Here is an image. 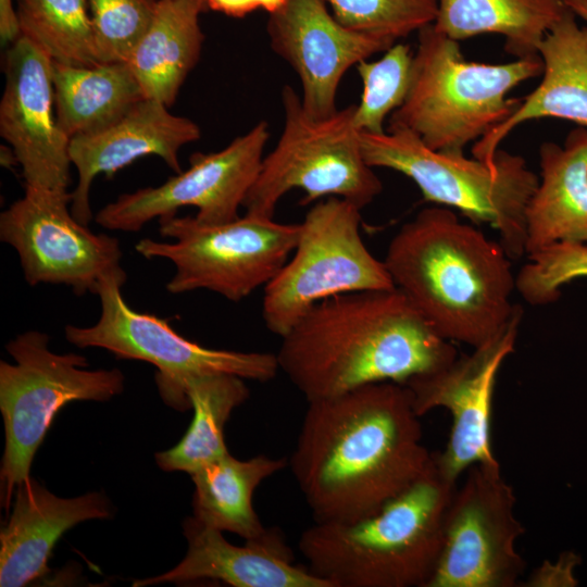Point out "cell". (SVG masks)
Segmentation results:
<instances>
[{
  "mask_svg": "<svg viewBox=\"0 0 587 587\" xmlns=\"http://www.w3.org/2000/svg\"><path fill=\"white\" fill-rule=\"evenodd\" d=\"M511 261L499 241L436 204L400 227L384 259L396 288L433 328L473 348L492 338L515 311Z\"/></svg>",
  "mask_w": 587,
  "mask_h": 587,
  "instance_id": "cell-3",
  "label": "cell"
},
{
  "mask_svg": "<svg viewBox=\"0 0 587 587\" xmlns=\"http://www.w3.org/2000/svg\"><path fill=\"white\" fill-rule=\"evenodd\" d=\"M360 223L361 209L341 198L310 208L291 258L264 287L262 317L271 333L283 337L325 299L396 287L384 261L365 246Z\"/></svg>",
  "mask_w": 587,
  "mask_h": 587,
  "instance_id": "cell-10",
  "label": "cell"
},
{
  "mask_svg": "<svg viewBox=\"0 0 587 587\" xmlns=\"http://www.w3.org/2000/svg\"><path fill=\"white\" fill-rule=\"evenodd\" d=\"M71 200L68 191L25 186L24 196L0 214V239L17 252L28 285L96 295L105 276L124 271L120 240L79 223Z\"/></svg>",
  "mask_w": 587,
  "mask_h": 587,
  "instance_id": "cell-13",
  "label": "cell"
},
{
  "mask_svg": "<svg viewBox=\"0 0 587 587\" xmlns=\"http://www.w3.org/2000/svg\"><path fill=\"white\" fill-rule=\"evenodd\" d=\"M499 465L474 464L445 517L438 563L426 587H514L525 570L516 550L525 527Z\"/></svg>",
  "mask_w": 587,
  "mask_h": 587,
  "instance_id": "cell-12",
  "label": "cell"
},
{
  "mask_svg": "<svg viewBox=\"0 0 587 587\" xmlns=\"http://www.w3.org/2000/svg\"><path fill=\"white\" fill-rule=\"evenodd\" d=\"M344 26L396 40L434 23L437 0H325Z\"/></svg>",
  "mask_w": 587,
  "mask_h": 587,
  "instance_id": "cell-30",
  "label": "cell"
},
{
  "mask_svg": "<svg viewBox=\"0 0 587 587\" xmlns=\"http://www.w3.org/2000/svg\"><path fill=\"white\" fill-rule=\"evenodd\" d=\"M266 29L272 50L299 77L304 110L319 118L338 110V88L350 67L396 43L344 26L325 0H288L270 14Z\"/></svg>",
  "mask_w": 587,
  "mask_h": 587,
  "instance_id": "cell-17",
  "label": "cell"
},
{
  "mask_svg": "<svg viewBox=\"0 0 587 587\" xmlns=\"http://www.w3.org/2000/svg\"><path fill=\"white\" fill-rule=\"evenodd\" d=\"M21 35L18 17L13 0H0V37L2 43H12Z\"/></svg>",
  "mask_w": 587,
  "mask_h": 587,
  "instance_id": "cell-35",
  "label": "cell"
},
{
  "mask_svg": "<svg viewBox=\"0 0 587 587\" xmlns=\"http://www.w3.org/2000/svg\"><path fill=\"white\" fill-rule=\"evenodd\" d=\"M522 316L517 304L508 323L471 354L404 383L420 417L437 408L451 414L447 445L433 452L439 472L451 483L474 464L499 465L491 446L494 392L499 370L514 351Z\"/></svg>",
  "mask_w": 587,
  "mask_h": 587,
  "instance_id": "cell-15",
  "label": "cell"
},
{
  "mask_svg": "<svg viewBox=\"0 0 587 587\" xmlns=\"http://www.w3.org/2000/svg\"><path fill=\"white\" fill-rule=\"evenodd\" d=\"M417 34L410 88L387 129L410 130L434 150L463 152L489 134L521 103L509 92L544 70L539 54L507 63L466 60L459 41L433 24Z\"/></svg>",
  "mask_w": 587,
  "mask_h": 587,
  "instance_id": "cell-5",
  "label": "cell"
},
{
  "mask_svg": "<svg viewBox=\"0 0 587 587\" xmlns=\"http://www.w3.org/2000/svg\"><path fill=\"white\" fill-rule=\"evenodd\" d=\"M49 341L47 334L27 330L5 346L15 363L0 362L5 437L0 482L7 511L16 486L30 476L34 455L58 412L73 401H108L124 390L118 369L86 370L84 355L55 353Z\"/></svg>",
  "mask_w": 587,
  "mask_h": 587,
  "instance_id": "cell-8",
  "label": "cell"
},
{
  "mask_svg": "<svg viewBox=\"0 0 587 587\" xmlns=\"http://www.w3.org/2000/svg\"><path fill=\"white\" fill-rule=\"evenodd\" d=\"M188 548L171 571L133 583L134 587L182 584L200 579L221 580L234 587H330L308 566L294 562L282 530L273 527L243 546L228 542L223 532L193 516L183 522Z\"/></svg>",
  "mask_w": 587,
  "mask_h": 587,
  "instance_id": "cell-19",
  "label": "cell"
},
{
  "mask_svg": "<svg viewBox=\"0 0 587 587\" xmlns=\"http://www.w3.org/2000/svg\"><path fill=\"white\" fill-rule=\"evenodd\" d=\"M288 466L287 458L259 454L238 460L230 453L190 474L193 517L221 532L253 539L266 532L252 505L259 485Z\"/></svg>",
  "mask_w": 587,
  "mask_h": 587,
  "instance_id": "cell-27",
  "label": "cell"
},
{
  "mask_svg": "<svg viewBox=\"0 0 587 587\" xmlns=\"http://www.w3.org/2000/svg\"><path fill=\"white\" fill-rule=\"evenodd\" d=\"M455 489L433 453L423 476L378 512L351 522H314L301 533L298 549L330 587H426Z\"/></svg>",
  "mask_w": 587,
  "mask_h": 587,
  "instance_id": "cell-4",
  "label": "cell"
},
{
  "mask_svg": "<svg viewBox=\"0 0 587 587\" xmlns=\"http://www.w3.org/2000/svg\"><path fill=\"white\" fill-rule=\"evenodd\" d=\"M564 4L576 17L587 22V0H563Z\"/></svg>",
  "mask_w": 587,
  "mask_h": 587,
  "instance_id": "cell-36",
  "label": "cell"
},
{
  "mask_svg": "<svg viewBox=\"0 0 587 587\" xmlns=\"http://www.w3.org/2000/svg\"><path fill=\"white\" fill-rule=\"evenodd\" d=\"M434 28L460 41L483 34L504 38L511 55H538L539 46L566 11L563 0H437Z\"/></svg>",
  "mask_w": 587,
  "mask_h": 587,
  "instance_id": "cell-26",
  "label": "cell"
},
{
  "mask_svg": "<svg viewBox=\"0 0 587 587\" xmlns=\"http://www.w3.org/2000/svg\"><path fill=\"white\" fill-rule=\"evenodd\" d=\"M539 167L525 211V252L559 241L587 243V128L572 129L563 145L542 142Z\"/></svg>",
  "mask_w": 587,
  "mask_h": 587,
  "instance_id": "cell-22",
  "label": "cell"
},
{
  "mask_svg": "<svg viewBox=\"0 0 587 587\" xmlns=\"http://www.w3.org/2000/svg\"><path fill=\"white\" fill-rule=\"evenodd\" d=\"M246 379L224 373L193 375L183 379L172 408H191L193 417L180 441L155 453L159 467L189 475L229 453L224 427L232 412L250 396Z\"/></svg>",
  "mask_w": 587,
  "mask_h": 587,
  "instance_id": "cell-25",
  "label": "cell"
},
{
  "mask_svg": "<svg viewBox=\"0 0 587 587\" xmlns=\"http://www.w3.org/2000/svg\"><path fill=\"white\" fill-rule=\"evenodd\" d=\"M282 104L283 130L243 201L246 213L274 217L279 200L294 189L303 190L302 205L328 197L345 199L361 210L369 205L383 184L363 157L354 104L327 117H314L289 85L282 90Z\"/></svg>",
  "mask_w": 587,
  "mask_h": 587,
  "instance_id": "cell-7",
  "label": "cell"
},
{
  "mask_svg": "<svg viewBox=\"0 0 587 587\" xmlns=\"http://www.w3.org/2000/svg\"><path fill=\"white\" fill-rule=\"evenodd\" d=\"M159 233L171 241L140 239L135 250L148 260L165 259L175 273L166 290L180 295L198 289L238 302L265 287L297 245L300 224L245 213L222 223L204 224L195 216L159 218Z\"/></svg>",
  "mask_w": 587,
  "mask_h": 587,
  "instance_id": "cell-9",
  "label": "cell"
},
{
  "mask_svg": "<svg viewBox=\"0 0 587 587\" xmlns=\"http://www.w3.org/2000/svg\"><path fill=\"white\" fill-rule=\"evenodd\" d=\"M538 54L544 64L540 83L510 117L474 142L473 158L492 165L500 142L528 121L552 117L587 128V26H579L566 9L542 39Z\"/></svg>",
  "mask_w": 587,
  "mask_h": 587,
  "instance_id": "cell-21",
  "label": "cell"
},
{
  "mask_svg": "<svg viewBox=\"0 0 587 587\" xmlns=\"http://www.w3.org/2000/svg\"><path fill=\"white\" fill-rule=\"evenodd\" d=\"M268 139V124L261 121L222 150L193 153L188 170L160 186L121 195L105 204L95 220L109 230L136 233L153 218L195 207V217L201 223L233 221L239 216L238 210L259 174Z\"/></svg>",
  "mask_w": 587,
  "mask_h": 587,
  "instance_id": "cell-14",
  "label": "cell"
},
{
  "mask_svg": "<svg viewBox=\"0 0 587 587\" xmlns=\"http://www.w3.org/2000/svg\"><path fill=\"white\" fill-rule=\"evenodd\" d=\"M576 559L577 557L573 553H565L560 557L557 563L546 561L532 573L524 586L550 587L576 585L577 580L573 576Z\"/></svg>",
  "mask_w": 587,
  "mask_h": 587,
  "instance_id": "cell-33",
  "label": "cell"
},
{
  "mask_svg": "<svg viewBox=\"0 0 587 587\" xmlns=\"http://www.w3.org/2000/svg\"><path fill=\"white\" fill-rule=\"evenodd\" d=\"M16 13L21 35L38 45L54 62L98 64L88 0H17Z\"/></svg>",
  "mask_w": 587,
  "mask_h": 587,
  "instance_id": "cell-28",
  "label": "cell"
},
{
  "mask_svg": "<svg viewBox=\"0 0 587 587\" xmlns=\"http://www.w3.org/2000/svg\"><path fill=\"white\" fill-rule=\"evenodd\" d=\"M433 460L404 384L379 382L308 402L288 466L315 522L378 512Z\"/></svg>",
  "mask_w": 587,
  "mask_h": 587,
  "instance_id": "cell-1",
  "label": "cell"
},
{
  "mask_svg": "<svg viewBox=\"0 0 587 587\" xmlns=\"http://www.w3.org/2000/svg\"><path fill=\"white\" fill-rule=\"evenodd\" d=\"M126 278L125 271L105 276L96 292L101 308L98 321L86 327L66 325L64 335L77 348H102L117 359L154 365L166 404L173 405L189 376L224 373L266 383L279 372L276 353L208 348L179 335L166 319L134 310L122 295Z\"/></svg>",
  "mask_w": 587,
  "mask_h": 587,
  "instance_id": "cell-11",
  "label": "cell"
},
{
  "mask_svg": "<svg viewBox=\"0 0 587 587\" xmlns=\"http://www.w3.org/2000/svg\"><path fill=\"white\" fill-rule=\"evenodd\" d=\"M112 514L101 492L61 498L29 476L16 486L10 519L1 528L0 586L23 587L46 576L51 552L66 530Z\"/></svg>",
  "mask_w": 587,
  "mask_h": 587,
  "instance_id": "cell-20",
  "label": "cell"
},
{
  "mask_svg": "<svg viewBox=\"0 0 587 587\" xmlns=\"http://www.w3.org/2000/svg\"><path fill=\"white\" fill-rule=\"evenodd\" d=\"M204 0H158L152 22L127 65L146 98L172 105L196 66L204 41Z\"/></svg>",
  "mask_w": 587,
  "mask_h": 587,
  "instance_id": "cell-23",
  "label": "cell"
},
{
  "mask_svg": "<svg viewBox=\"0 0 587 587\" xmlns=\"http://www.w3.org/2000/svg\"><path fill=\"white\" fill-rule=\"evenodd\" d=\"M528 255L515 276V289L532 305L557 301L561 287L587 277V243L559 241Z\"/></svg>",
  "mask_w": 587,
  "mask_h": 587,
  "instance_id": "cell-32",
  "label": "cell"
},
{
  "mask_svg": "<svg viewBox=\"0 0 587 587\" xmlns=\"http://www.w3.org/2000/svg\"><path fill=\"white\" fill-rule=\"evenodd\" d=\"M53 60L20 35L5 52L0 135L13 150L25 186L67 191L70 138L55 118Z\"/></svg>",
  "mask_w": 587,
  "mask_h": 587,
  "instance_id": "cell-16",
  "label": "cell"
},
{
  "mask_svg": "<svg viewBox=\"0 0 587 587\" xmlns=\"http://www.w3.org/2000/svg\"><path fill=\"white\" fill-rule=\"evenodd\" d=\"M288 0H204L205 8L232 17H243L255 10L272 14L280 10Z\"/></svg>",
  "mask_w": 587,
  "mask_h": 587,
  "instance_id": "cell-34",
  "label": "cell"
},
{
  "mask_svg": "<svg viewBox=\"0 0 587 587\" xmlns=\"http://www.w3.org/2000/svg\"><path fill=\"white\" fill-rule=\"evenodd\" d=\"M52 82L57 123L70 139L111 126L146 98L126 62L53 61Z\"/></svg>",
  "mask_w": 587,
  "mask_h": 587,
  "instance_id": "cell-24",
  "label": "cell"
},
{
  "mask_svg": "<svg viewBox=\"0 0 587 587\" xmlns=\"http://www.w3.org/2000/svg\"><path fill=\"white\" fill-rule=\"evenodd\" d=\"M98 63L126 62L149 28L158 0H88Z\"/></svg>",
  "mask_w": 587,
  "mask_h": 587,
  "instance_id": "cell-31",
  "label": "cell"
},
{
  "mask_svg": "<svg viewBox=\"0 0 587 587\" xmlns=\"http://www.w3.org/2000/svg\"><path fill=\"white\" fill-rule=\"evenodd\" d=\"M413 52L410 46L394 43L375 61L357 65L363 90L354 104L353 122L359 132L385 133L384 124L404 101L412 75Z\"/></svg>",
  "mask_w": 587,
  "mask_h": 587,
  "instance_id": "cell-29",
  "label": "cell"
},
{
  "mask_svg": "<svg viewBox=\"0 0 587 587\" xmlns=\"http://www.w3.org/2000/svg\"><path fill=\"white\" fill-rule=\"evenodd\" d=\"M360 143L373 168L399 172L415 183L425 201L495 228L511 260L526 253L525 211L539 177L523 157L498 149L490 165L460 151L434 150L402 128L360 132Z\"/></svg>",
  "mask_w": 587,
  "mask_h": 587,
  "instance_id": "cell-6",
  "label": "cell"
},
{
  "mask_svg": "<svg viewBox=\"0 0 587 587\" xmlns=\"http://www.w3.org/2000/svg\"><path fill=\"white\" fill-rule=\"evenodd\" d=\"M280 338L279 371L308 402L373 383L404 384L457 358L396 287L325 299Z\"/></svg>",
  "mask_w": 587,
  "mask_h": 587,
  "instance_id": "cell-2",
  "label": "cell"
},
{
  "mask_svg": "<svg viewBox=\"0 0 587 587\" xmlns=\"http://www.w3.org/2000/svg\"><path fill=\"white\" fill-rule=\"evenodd\" d=\"M167 108L145 98L111 126L70 139V158L78 174L71 212L79 223L88 226L92 220L90 189L97 175L110 178L146 155H157L174 172H182L179 151L198 140L201 132L193 121Z\"/></svg>",
  "mask_w": 587,
  "mask_h": 587,
  "instance_id": "cell-18",
  "label": "cell"
}]
</instances>
